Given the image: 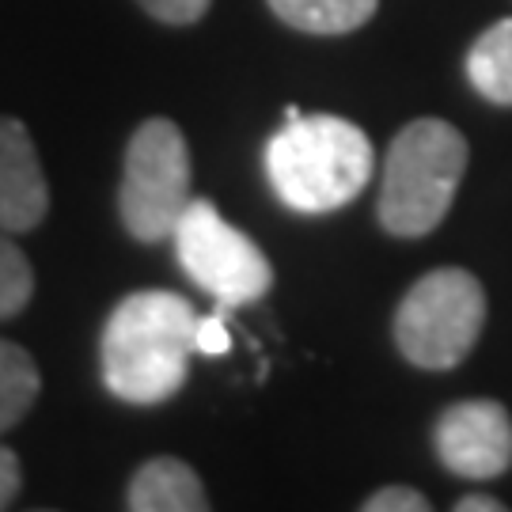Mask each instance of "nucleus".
Returning a JSON list of instances; mask_svg holds the SVG:
<instances>
[{
  "mask_svg": "<svg viewBox=\"0 0 512 512\" xmlns=\"http://www.w3.org/2000/svg\"><path fill=\"white\" fill-rule=\"evenodd\" d=\"M198 311L179 293H129L103 330V384L133 406H160L179 395L194 349Z\"/></svg>",
  "mask_w": 512,
  "mask_h": 512,
  "instance_id": "nucleus-1",
  "label": "nucleus"
},
{
  "mask_svg": "<svg viewBox=\"0 0 512 512\" xmlns=\"http://www.w3.org/2000/svg\"><path fill=\"white\" fill-rule=\"evenodd\" d=\"M372 141L361 126L334 114H296L266 145V175L296 213H334L372 179Z\"/></svg>",
  "mask_w": 512,
  "mask_h": 512,
  "instance_id": "nucleus-2",
  "label": "nucleus"
},
{
  "mask_svg": "<svg viewBox=\"0 0 512 512\" xmlns=\"http://www.w3.org/2000/svg\"><path fill=\"white\" fill-rule=\"evenodd\" d=\"M467 171V141L440 118H418L395 133L384 160L380 224L391 236H429L456 202Z\"/></svg>",
  "mask_w": 512,
  "mask_h": 512,
  "instance_id": "nucleus-3",
  "label": "nucleus"
},
{
  "mask_svg": "<svg viewBox=\"0 0 512 512\" xmlns=\"http://www.w3.org/2000/svg\"><path fill=\"white\" fill-rule=\"evenodd\" d=\"M486 327V293L475 274L444 266L418 277L395 311V346L410 365L444 372L471 357Z\"/></svg>",
  "mask_w": 512,
  "mask_h": 512,
  "instance_id": "nucleus-4",
  "label": "nucleus"
},
{
  "mask_svg": "<svg viewBox=\"0 0 512 512\" xmlns=\"http://www.w3.org/2000/svg\"><path fill=\"white\" fill-rule=\"evenodd\" d=\"M190 205V148L171 118H148L133 129L126 171L118 190V213L133 239L160 243Z\"/></svg>",
  "mask_w": 512,
  "mask_h": 512,
  "instance_id": "nucleus-5",
  "label": "nucleus"
},
{
  "mask_svg": "<svg viewBox=\"0 0 512 512\" xmlns=\"http://www.w3.org/2000/svg\"><path fill=\"white\" fill-rule=\"evenodd\" d=\"M175 255L190 281L217 296L224 308H243L270 293L274 266L258 251L251 236H243L205 198H190L175 224Z\"/></svg>",
  "mask_w": 512,
  "mask_h": 512,
  "instance_id": "nucleus-6",
  "label": "nucleus"
},
{
  "mask_svg": "<svg viewBox=\"0 0 512 512\" xmlns=\"http://www.w3.org/2000/svg\"><path fill=\"white\" fill-rule=\"evenodd\" d=\"M437 459L459 478L486 482L512 467V418L497 399L448 406L433 425Z\"/></svg>",
  "mask_w": 512,
  "mask_h": 512,
  "instance_id": "nucleus-7",
  "label": "nucleus"
},
{
  "mask_svg": "<svg viewBox=\"0 0 512 512\" xmlns=\"http://www.w3.org/2000/svg\"><path fill=\"white\" fill-rule=\"evenodd\" d=\"M50 209V186L23 122L0 118V232H35Z\"/></svg>",
  "mask_w": 512,
  "mask_h": 512,
  "instance_id": "nucleus-8",
  "label": "nucleus"
},
{
  "mask_svg": "<svg viewBox=\"0 0 512 512\" xmlns=\"http://www.w3.org/2000/svg\"><path fill=\"white\" fill-rule=\"evenodd\" d=\"M126 505L133 512H202L209 509V497L190 463L160 456L133 475Z\"/></svg>",
  "mask_w": 512,
  "mask_h": 512,
  "instance_id": "nucleus-9",
  "label": "nucleus"
},
{
  "mask_svg": "<svg viewBox=\"0 0 512 512\" xmlns=\"http://www.w3.org/2000/svg\"><path fill=\"white\" fill-rule=\"evenodd\" d=\"M281 23L304 35H349L376 16L380 0H266Z\"/></svg>",
  "mask_w": 512,
  "mask_h": 512,
  "instance_id": "nucleus-10",
  "label": "nucleus"
},
{
  "mask_svg": "<svg viewBox=\"0 0 512 512\" xmlns=\"http://www.w3.org/2000/svg\"><path fill=\"white\" fill-rule=\"evenodd\" d=\"M467 80L482 99L512 107V19L482 31L467 54Z\"/></svg>",
  "mask_w": 512,
  "mask_h": 512,
  "instance_id": "nucleus-11",
  "label": "nucleus"
},
{
  "mask_svg": "<svg viewBox=\"0 0 512 512\" xmlns=\"http://www.w3.org/2000/svg\"><path fill=\"white\" fill-rule=\"evenodd\" d=\"M38 365L23 346L0 338V433L23 421L38 399Z\"/></svg>",
  "mask_w": 512,
  "mask_h": 512,
  "instance_id": "nucleus-12",
  "label": "nucleus"
},
{
  "mask_svg": "<svg viewBox=\"0 0 512 512\" xmlns=\"http://www.w3.org/2000/svg\"><path fill=\"white\" fill-rule=\"evenodd\" d=\"M35 296V270L12 239L0 236V319H12Z\"/></svg>",
  "mask_w": 512,
  "mask_h": 512,
  "instance_id": "nucleus-13",
  "label": "nucleus"
},
{
  "mask_svg": "<svg viewBox=\"0 0 512 512\" xmlns=\"http://www.w3.org/2000/svg\"><path fill=\"white\" fill-rule=\"evenodd\" d=\"M365 512H429V497L414 486H384L372 497H365Z\"/></svg>",
  "mask_w": 512,
  "mask_h": 512,
  "instance_id": "nucleus-14",
  "label": "nucleus"
},
{
  "mask_svg": "<svg viewBox=\"0 0 512 512\" xmlns=\"http://www.w3.org/2000/svg\"><path fill=\"white\" fill-rule=\"evenodd\" d=\"M137 4H141L152 19L183 27V23H198V19L209 12L213 0H137Z\"/></svg>",
  "mask_w": 512,
  "mask_h": 512,
  "instance_id": "nucleus-15",
  "label": "nucleus"
},
{
  "mask_svg": "<svg viewBox=\"0 0 512 512\" xmlns=\"http://www.w3.org/2000/svg\"><path fill=\"white\" fill-rule=\"evenodd\" d=\"M232 346L228 338V327L220 315H198V330H194V349L205 353V357H224Z\"/></svg>",
  "mask_w": 512,
  "mask_h": 512,
  "instance_id": "nucleus-16",
  "label": "nucleus"
},
{
  "mask_svg": "<svg viewBox=\"0 0 512 512\" xmlns=\"http://www.w3.org/2000/svg\"><path fill=\"white\" fill-rule=\"evenodd\" d=\"M19 482H23V471H19L16 452L0 444V509L12 505V497L19 494Z\"/></svg>",
  "mask_w": 512,
  "mask_h": 512,
  "instance_id": "nucleus-17",
  "label": "nucleus"
},
{
  "mask_svg": "<svg viewBox=\"0 0 512 512\" xmlns=\"http://www.w3.org/2000/svg\"><path fill=\"white\" fill-rule=\"evenodd\" d=\"M456 512H505V501L486 497V494H471V497H459Z\"/></svg>",
  "mask_w": 512,
  "mask_h": 512,
  "instance_id": "nucleus-18",
  "label": "nucleus"
}]
</instances>
